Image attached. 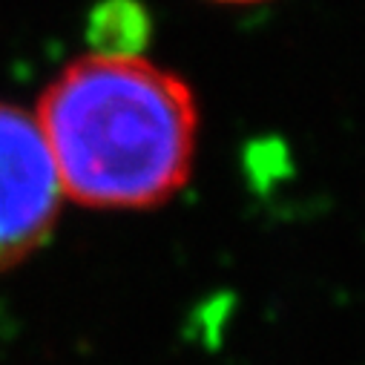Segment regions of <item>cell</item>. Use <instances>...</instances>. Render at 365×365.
I'll return each mask as SVG.
<instances>
[{"label": "cell", "instance_id": "cell-1", "mask_svg": "<svg viewBox=\"0 0 365 365\" xmlns=\"http://www.w3.org/2000/svg\"><path fill=\"white\" fill-rule=\"evenodd\" d=\"M32 113L72 205L158 207L193 173L199 144L193 89L133 49H101L72 61Z\"/></svg>", "mask_w": 365, "mask_h": 365}, {"label": "cell", "instance_id": "cell-3", "mask_svg": "<svg viewBox=\"0 0 365 365\" xmlns=\"http://www.w3.org/2000/svg\"><path fill=\"white\" fill-rule=\"evenodd\" d=\"M219 4H262V0H219Z\"/></svg>", "mask_w": 365, "mask_h": 365}, {"label": "cell", "instance_id": "cell-2", "mask_svg": "<svg viewBox=\"0 0 365 365\" xmlns=\"http://www.w3.org/2000/svg\"><path fill=\"white\" fill-rule=\"evenodd\" d=\"M63 202L35 113L0 101V273L43 247Z\"/></svg>", "mask_w": 365, "mask_h": 365}]
</instances>
